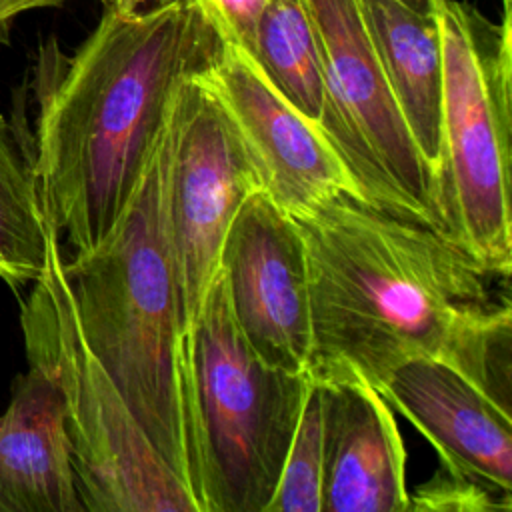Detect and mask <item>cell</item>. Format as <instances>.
Listing matches in <instances>:
<instances>
[{
  "mask_svg": "<svg viewBox=\"0 0 512 512\" xmlns=\"http://www.w3.org/2000/svg\"><path fill=\"white\" fill-rule=\"evenodd\" d=\"M212 20L222 40L238 44L246 54L252 50L256 18L266 0H196Z\"/></svg>",
  "mask_w": 512,
  "mask_h": 512,
  "instance_id": "d6986e66",
  "label": "cell"
},
{
  "mask_svg": "<svg viewBox=\"0 0 512 512\" xmlns=\"http://www.w3.org/2000/svg\"><path fill=\"white\" fill-rule=\"evenodd\" d=\"M218 268L254 352L272 366L308 374V270L296 220L266 192H252L230 222Z\"/></svg>",
  "mask_w": 512,
  "mask_h": 512,
  "instance_id": "9c48e42d",
  "label": "cell"
},
{
  "mask_svg": "<svg viewBox=\"0 0 512 512\" xmlns=\"http://www.w3.org/2000/svg\"><path fill=\"white\" fill-rule=\"evenodd\" d=\"M362 4L392 96L436 178L442 100L438 16H420L396 0H362Z\"/></svg>",
  "mask_w": 512,
  "mask_h": 512,
  "instance_id": "5bb4252c",
  "label": "cell"
},
{
  "mask_svg": "<svg viewBox=\"0 0 512 512\" xmlns=\"http://www.w3.org/2000/svg\"><path fill=\"white\" fill-rule=\"evenodd\" d=\"M0 512H86L60 388L36 364L16 378L0 414Z\"/></svg>",
  "mask_w": 512,
  "mask_h": 512,
  "instance_id": "4fadbf2b",
  "label": "cell"
},
{
  "mask_svg": "<svg viewBox=\"0 0 512 512\" xmlns=\"http://www.w3.org/2000/svg\"><path fill=\"white\" fill-rule=\"evenodd\" d=\"M22 302L28 364L60 388L78 494L86 512H198L90 350L52 228L42 274Z\"/></svg>",
  "mask_w": 512,
  "mask_h": 512,
  "instance_id": "5b68a950",
  "label": "cell"
},
{
  "mask_svg": "<svg viewBox=\"0 0 512 512\" xmlns=\"http://www.w3.org/2000/svg\"><path fill=\"white\" fill-rule=\"evenodd\" d=\"M380 394L434 446L444 468L512 494V414L462 372L412 358L390 372Z\"/></svg>",
  "mask_w": 512,
  "mask_h": 512,
  "instance_id": "8fae6325",
  "label": "cell"
},
{
  "mask_svg": "<svg viewBox=\"0 0 512 512\" xmlns=\"http://www.w3.org/2000/svg\"><path fill=\"white\" fill-rule=\"evenodd\" d=\"M512 494L488 488L472 478L444 468L414 492H408V512H510Z\"/></svg>",
  "mask_w": 512,
  "mask_h": 512,
  "instance_id": "ac0fdd59",
  "label": "cell"
},
{
  "mask_svg": "<svg viewBox=\"0 0 512 512\" xmlns=\"http://www.w3.org/2000/svg\"><path fill=\"white\" fill-rule=\"evenodd\" d=\"M324 394L322 512H408L406 450L380 390L358 378Z\"/></svg>",
  "mask_w": 512,
  "mask_h": 512,
  "instance_id": "7c38bea8",
  "label": "cell"
},
{
  "mask_svg": "<svg viewBox=\"0 0 512 512\" xmlns=\"http://www.w3.org/2000/svg\"><path fill=\"white\" fill-rule=\"evenodd\" d=\"M50 232L32 146L0 114V278L12 286L34 282L46 264Z\"/></svg>",
  "mask_w": 512,
  "mask_h": 512,
  "instance_id": "9a60e30c",
  "label": "cell"
},
{
  "mask_svg": "<svg viewBox=\"0 0 512 512\" xmlns=\"http://www.w3.org/2000/svg\"><path fill=\"white\" fill-rule=\"evenodd\" d=\"M324 504V394L318 382L306 394L276 490L264 512H322Z\"/></svg>",
  "mask_w": 512,
  "mask_h": 512,
  "instance_id": "e0dca14e",
  "label": "cell"
},
{
  "mask_svg": "<svg viewBox=\"0 0 512 512\" xmlns=\"http://www.w3.org/2000/svg\"><path fill=\"white\" fill-rule=\"evenodd\" d=\"M324 78L318 128L358 194L396 216L444 228L436 178L384 76L362 0H302Z\"/></svg>",
  "mask_w": 512,
  "mask_h": 512,
  "instance_id": "52a82bcc",
  "label": "cell"
},
{
  "mask_svg": "<svg viewBox=\"0 0 512 512\" xmlns=\"http://www.w3.org/2000/svg\"><path fill=\"white\" fill-rule=\"evenodd\" d=\"M222 38L196 0L132 14L108 2L96 28L64 56L42 54L32 138L48 224L72 254L112 232L166 128L180 84L216 60Z\"/></svg>",
  "mask_w": 512,
  "mask_h": 512,
  "instance_id": "7a4b0ae2",
  "label": "cell"
},
{
  "mask_svg": "<svg viewBox=\"0 0 512 512\" xmlns=\"http://www.w3.org/2000/svg\"><path fill=\"white\" fill-rule=\"evenodd\" d=\"M200 76L230 114L262 192L284 212L298 216L334 194H358L320 128L264 78L238 44L222 40L216 60Z\"/></svg>",
  "mask_w": 512,
  "mask_h": 512,
  "instance_id": "30bf717a",
  "label": "cell"
},
{
  "mask_svg": "<svg viewBox=\"0 0 512 512\" xmlns=\"http://www.w3.org/2000/svg\"><path fill=\"white\" fill-rule=\"evenodd\" d=\"M100 2H104V4H106V2H110V0H100Z\"/></svg>",
  "mask_w": 512,
  "mask_h": 512,
  "instance_id": "cb8c5ba5",
  "label": "cell"
},
{
  "mask_svg": "<svg viewBox=\"0 0 512 512\" xmlns=\"http://www.w3.org/2000/svg\"><path fill=\"white\" fill-rule=\"evenodd\" d=\"M436 190L444 228L492 274L512 272V16L444 0Z\"/></svg>",
  "mask_w": 512,
  "mask_h": 512,
  "instance_id": "277c9868",
  "label": "cell"
},
{
  "mask_svg": "<svg viewBox=\"0 0 512 512\" xmlns=\"http://www.w3.org/2000/svg\"><path fill=\"white\" fill-rule=\"evenodd\" d=\"M404 8L420 14V16H438L440 6L444 0H396Z\"/></svg>",
  "mask_w": 512,
  "mask_h": 512,
  "instance_id": "7402d4cb",
  "label": "cell"
},
{
  "mask_svg": "<svg viewBox=\"0 0 512 512\" xmlns=\"http://www.w3.org/2000/svg\"><path fill=\"white\" fill-rule=\"evenodd\" d=\"M262 190L246 146L208 82L184 80L168 118L164 214L186 344L240 204Z\"/></svg>",
  "mask_w": 512,
  "mask_h": 512,
  "instance_id": "ba28073f",
  "label": "cell"
},
{
  "mask_svg": "<svg viewBox=\"0 0 512 512\" xmlns=\"http://www.w3.org/2000/svg\"><path fill=\"white\" fill-rule=\"evenodd\" d=\"M506 8H510V0H502V10H506Z\"/></svg>",
  "mask_w": 512,
  "mask_h": 512,
  "instance_id": "603a6c76",
  "label": "cell"
},
{
  "mask_svg": "<svg viewBox=\"0 0 512 512\" xmlns=\"http://www.w3.org/2000/svg\"><path fill=\"white\" fill-rule=\"evenodd\" d=\"M166 158L168 122L112 232L94 250L64 258V272L90 350L202 512L188 344L164 214Z\"/></svg>",
  "mask_w": 512,
  "mask_h": 512,
  "instance_id": "3957f363",
  "label": "cell"
},
{
  "mask_svg": "<svg viewBox=\"0 0 512 512\" xmlns=\"http://www.w3.org/2000/svg\"><path fill=\"white\" fill-rule=\"evenodd\" d=\"M264 78L312 124L324 102L322 62L302 0H266L248 54Z\"/></svg>",
  "mask_w": 512,
  "mask_h": 512,
  "instance_id": "2e32d148",
  "label": "cell"
},
{
  "mask_svg": "<svg viewBox=\"0 0 512 512\" xmlns=\"http://www.w3.org/2000/svg\"><path fill=\"white\" fill-rule=\"evenodd\" d=\"M168 2H174V0H110L108 4H110L114 10L122 12V14H132V12L150 8V4L162 6V4H168Z\"/></svg>",
  "mask_w": 512,
  "mask_h": 512,
  "instance_id": "44dd1931",
  "label": "cell"
},
{
  "mask_svg": "<svg viewBox=\"0 0 512 512\" xmlns=\"http://www.w3.org/2000/svg\"><path fill=\"white\" fill-rule=\"evenodd\" d=\"M188 374L202 512H264L312 378L254 352L234 320L220 268L190 330Z\"/></svg>",
  "mask_w": 512,
  "mask_h": 512,
  "instance_id": "8992f818",
  "label": "cell"
},
{
  "mask_svg": "<svg viewBox=\"0 0 512 512\" xmlns=\"http://www.w3.org/2000/svg\"><path fill=\"white\" fill-rule=\"evenodd\" d=\"M66 2L70 0H0V44H6L10 40L14 22L22 14L42 10V8L62 6Z\"/></svg>",
  "mask_w": 512,
  "mask_h": 512,
  "instance_id": "ffe728a7",
  "label": "cell"
},
{
  "mask_svg": "<svg viewBox=\"0 0 512 512\" xmlns=\"http://www.w3.org/2000/svg\"><path fill=\"white\" fill-rule=\"evenodd\" d=\"M292 218L306 254L314 382L358 378L380 390L400 364L436 358L510 412V302L490 298L492 274L446 228L352 192Z\"/></svg>",
  "mask_w": 512,
  "mask_h": 512,
  "instance_id": "6da1fadb",
  "label": "cell"
}]
</instances>
